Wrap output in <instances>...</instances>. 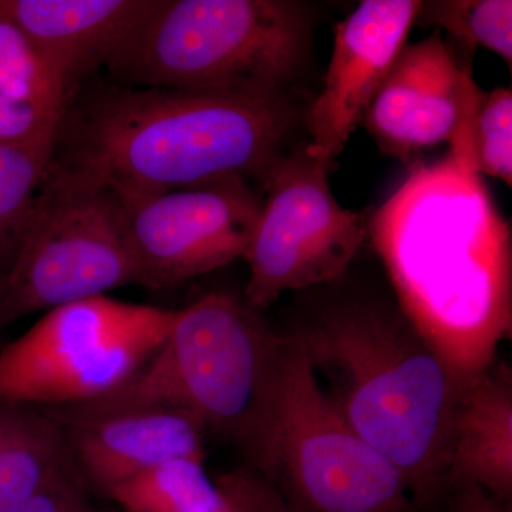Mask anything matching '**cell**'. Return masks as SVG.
<instances>
[{
	"instance_id": "6da1fadb",
	"label": "cell",
	"mask_w": 512,
	"mask_h": 512,
	"mask_svg": "<svg viewBox=\"0 0 512 512\" xmlns=\"http://www.w3.org/2000/svg\"><path fill=\"white\" fill-rule=\"evenodd\" d=\"M400 312L466 389L511 338V229L470 161L414 165L367 222Z\"/></svg>"
},
{
	"instance_id": "7a4b0ae2",
	"label": "cell",
	"mask_w": 512,
	"mask_h": 512,
	"mask_svg": "<svg viewBox=\"0 0 512 512\" xmlns=\"http://www.w3.org/2000/svg\"><path fill=\"white\" fill-rule=\"evenodd\" d=\"M305 116L293 92L237 96L94 84L67 104L53 160L117 192L180 190L225 178L261 184L296 146Z\"/></svg>"
},
{
	"instance_id": "3957f363",
	"label": "cell",
	"mask_w": 512,
	"mask_h": 512,
	"mask_svg": "<svg viewBox=\"0 0 512 512\" xmlns=\"http://www.w3.org/2000/svg\"><path fill=\"white\" fill-rule=\"evenodd\" d=\"M289 333L350 426L399 471L417 508L439 503L448 493L460 389L400 309L342 299L303 316Z\"/></svg>"
},
{
	"instance_id": "277c9868",
	"label": "cell",
	"mask_w": 512,
	"mask_h": 512,
	"mask_svg": "<svg viewBox=\"0 0 512 512\" xmlns=\"http://www.w3.org/2000/svg\"><path fill=\"white\" fill-rule=\"evenodd\" d=\"M315 22L299 0H157L109 69L128 86L289 93L311 63Z\"/></svg>"
},
{
	"instance_id": "5b68a950",
	"label": "cell",
	"mask_w": 512,
	"mask_h": 512,
	"mask_svg": "<svg viewBox=\"0 0 512 512\" xmlns=\"http://www.w3.org/2000/svg\"><path fill=\"white\" fill-rule=\"evenodd\" d=\"M251 468L298 512H420L402 476L350 426L301 343L281 335L239 441Z\"/></svg>"
},
{
	"instance_id": "8992f818",
	"label": "cell",
	"mask_w": 512,
	"mask_h": 512,
	"mask_svg": "<svg viewBox=\"0 0 512 512\" xmlns=\"http://www.w3.org/2000/svg\"><path fill=\"white\" fill-rule=\"evenodd\" d=\"M281 335L244 298L210 292L175 311L156 355L101 399L174 407L207 431L241 441Z\"/></svg>"
},
{
	"instance_id": "52a82bcc",
	"label": "cell",
	"mask_w": 512,
	"mask_h": 512,
	"mask_svg": "<svg viewBox=\"0 0 512 512\" xmlns=\"http://www.w3.org/2000/svg\"><path fill=\"white\" fill-rule=\"evenodd\" d=\"M143 286L120 195L52 160L32 221L3 278L0 328L42 311Z\"/></svg>"
},
{
	"instance_id": "ba28073f",
	"label": "cell",
	"mask_w": 512,
	"mask_h": 512,
	"mask_svg": "<svg viewBox=\"0 0 512 512\" xmlns=\"http://www.w3.org/2000/svg\"><path fill=\"white\" fill-rule=\"evenodd\" d=\"M174 315L109 296L47 311L0 349V396L43 409L109 396L156 355Z\"/></svg>"
},
{
	"instance_id": "9c48e42d",
	"label": "cell",
	"mask_w": 512,
	"mask_h": 512,
	"mask_svg": "<svg viewBox=\"0 0 512 512\" xmlns=\"http://www.w3.org/2000/svg\"><path fill=\"white\" fill-rule=\"evenodd\" d=\"M333 164L299 143L264 180L261 214L242 258L249 266L244 301L264 311L285 292L338 281L367 238L362 214L333 197Z\"/></svg>"
},
{
	"instance_id": "30bf717a",
	"label": "cell",
	"mask_w": 512,
	"mask_h": 512,
	"mask_svg": "<svg viewBox=\"0 0 512 512\" xmlns=\"http://www.w3.org/2000/svg\"><path fill=\"white\" fill-rule=\"evenodd\" d=\"M117 194L126 208L143 286L154 291L174 288L242 258L264 202L244 178Z\"/></svg>"
},
{
	"instance_id": "8fae6325",
	"label": "cell",
	"mask_w": 512,
	"mask_h": 512,
	"mask_svg": "<svg viewBox=\"0 0 512 512\" xmlns=\"http://www.w3.org/2000/svg\"><path fill=\"white\" fill-rule=\"evenodd\" d=\"M487 93L439 32L406 45L367 110L363 126L386 156L410 161L450 144L473 164L471 131ZM474 165V164H473Z\"/></svg>"
},
{
	"instance_id": "7c38bea8",
	"label": "cell",
	"mask_w": 512,
	"mask_h": 512,
	"mask_svg": "<svg viewBox=\"0 0 512 512\" xmlns=\"http://www.w3.org/2000/svg\"><path fill=\"white\" fill-rule=\"evenodd\" d=\"M45 410L62 429L84 484L104 495L167 461L205 458V430L165 404L97 399Z\"/></svg>"
},
{
	"instance_id": "4fadbf2b",
	"label": "cell",
	"mask_w": 512,
	"mask_h": 512,
	"mask_svg": "<svg viewBox=\"0 0 512 512\" xmlns=\"http://www.w3.org/2000/svg\"><path fill=\"white\" fill-rule=\"evenodd\" d=\"M420 5L365 0L339 23L322 92L306 110L308 148L316 157L335 164L345 150L407 45Z\"/></svg>"
},
{
	"instance_id": "5bb4252c",
	"label": "cell",
	"mask_w": 512,
	"mask_h": 512,
	"mask_svg": "<svg viewBox=\"0 0 512 512\" xmlns=\"http://www.w3.org/2000/svg\"><path fill=\"white\" fill-rule=\"evenodd\" d=\"M156 5L157 0H0V15L39 47L69 104L86 77L126 52Z\"/></svg>"
},
{
	"instance_id": "9a60e30c",
	"label": "cell",
	"mask_w": 512,
	"mask_h": 512,
	"mask_svg": "<svg viewBox=\"0 0 512 512\" xmlns=\"http://www.w3.org/2000/svg\"><path fill=\"white\" fill-rule=\"evenodd\" d=\"M448 493L478 487L500 500L512 497V372L493 365L461 390L451 420Z\"/></svg>"
},
{
	"instance_id": "2e32d148",
	"label": "cell",
	"mask_w": 512,
	"mask_h": 512,
	"mask_svg": "<svg viewBox=\"0 0 512 512\" xmlns=\"http://www.w3.org/2000/svg\"><path fill=\"white\" fill-rule=\"evenodd\" d=\"M72 461L42 407L0 396V512H23Z\"/></svg>"
},
{
	"instance_id": "e0dca14e",
	"label": "cell",
	"mask_w": 512,
	"mask_h": 512,
	"mask_svg": "<svg viewBox=\"0 0 512 512\" xmlns=\"http://www.w3.org/2000/svg\"><path fill=\"white\" fill-rule=\"evenodd\" d=\"M124 512H234L237 477L212 481L204 458L167 461L111 488L106 494Z\"/></svg>"
},
{
	"instance_id": "ac0fdd59",
	"label": "cell",
	"mask_w": 512,
	"mask_h": 512,
	"mask_svg": "<svg viewBox=\"0 0 512 512\" xmlns=\"http://www.w3.org/2000/svg\"><path fill=\"white\" fill-rule=\"evenodd\" d=\"M55 141L28 148H0V279L15 262L32 221Z\"/></svg>"
},
{
	"instance_id": "d6986e66",
	"label": "cell",
	"mask_w": 512,
	"mask_h": 512,
	"mask_svg": "<svg viewBox=\"0 0 512 512\" xmlns=\"http://www.w3.org/2000/svg\"><path fill=\"white\" fill-rule=\"evenodd\" d=\"M0 94L64 113L63 84L39 47L15 22L0 15Z\"/></svg>"
},
{
	"instance_id": "ffe728a7",
	"label": "cell",
	"mask_w": 512,
	"mask_h": 512,
	"mask_svg": "<svg viewBox=\"0 0 512 512\" xmlns=\"http://www.w3.org/2000/svg\"><path fill=\"white\" fill-rule=\"evenodd\" d=\"M417 20L446 29L468 46H481L512 62L511 0H431L421 2Z\"/></svg>"
},
{
	"instance_id": "44dd1931",
	"label": "cell",
	"mask_w": 512,
	"mask_h": 512,
	"mask_svg": "<svg viewBox=\"0 0 512 512\" xmlns=\"http://www.w3.org/2000/svg\"><path fill=\"white\" fill-rule=\"evenodd\" d=\"M471 157L478 174L512 185V93L498 87L487 93L471 131Z\"/></svg>"
},
{
	"instance_id": "7402d4cb",
	"label": "cell",
	"mask_w": 512,
	"mask_h": 512,
	"mask_svg": "<svg viewBox=\"0 0 512 512\" xmlns=\"http://www.w3.org/2000/svg\"><path fill=\"white\" fill-rule=\"evenodd\" d=\"M63 113L0 94V148H28L55 141Z\"/></svg>"
},
{
	"instance_id": "603a6c76",
	"label": "cell",
	"mask_w": 512,
	"mask_h": 512,
	"mask_svg": "<svg viewBox=\"0 0 512 512\" xmlns=\"http://www.w3.org/2000/svg\"><path fill=\"white\" fill-rule=\"evenodd\" d=\"M23 512H104L90 500L87 485L72 461Z\"/></svg>"
},
{
	"instance_id": "cb8c5ba5",
	"label": "cell",
	"mask_w": 512,
	"mask_h": 512,
	"mask_svg": "<svg viewBox=\"0 0 512 512\" xmlns=\"http://www.w3.org/2000/svg\"><path fill=\"white\" fill-rule=\"evenodd\" d=\"M237 477V508L234 512H259L274 488L252 468L235 471Z\"/></svg>"
},
{
	"instance_id": "d4e9b609",
	"label": "cell",
	"mask_w": 512,
	"mask_h": 512,
	"mask_svg": "<svg viewBox=\"0 0 512 512\" xmlns=\"http://www.w3.org/2000/svg\"><path fill=\"white\" fill-rule=\"evenodd\" d=\"M453 493V512H512L511 501L500 500L478 487H461Z\"/></svg>"
},
{
	"instance_id": "484cf974",
	"label": "cell",
	"mask_w": 512,
	"mask_h": 512,
	"mask_svg": "<svg viewBox=\"0 0 512 512\" xmlns=\"http://www.w3.org/2000/svg\"><path fill=\"white\" fill-rule=\"evenodd\" d=\"M259 512H298L293 510V508L289 507L288 504L282 500L281 495L276 493V491H272V494L269 495L268 500L264 504V507L261 508Z\"/></svg>"
},
{
	"instance_id": "4316f807",
	"label": "cell",
	"mask_w": 512,
	"mask_h": 512,
	"mask_svg": "<svg viewBox=\"0 0 512 512\" xmlns=\"http://www.w3.org/2000/svg\"><path fill=\"white\" fill-rule=\"evenodd\" d=\"M2 291H3V279H0V299H2ZM2 330V328H0Z\"/></svg>"
}]
</instances>
